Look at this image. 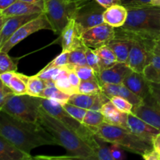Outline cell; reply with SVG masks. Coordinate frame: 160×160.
I'll list each match as a JSON object with an SVG mask.
<instances>
[{"instance_id":"54","label":"cell","mask_w":160,"mask_h":160,"mask_svg":"<svg viewBox=\"0 0 160 160\" xmlns=\"http://www.w3.org/2000/svg\"><path fill=\"white\" fill-rule=\"evenodd\" d=\"M151 4L153 6H160V0H151Z\"/></svg>"},{"instance_id":"6","label":"cell","mask_w":160,"mask_h":160,"mask_svg":"<svg viewBox=\"0 0 160 160\" xmlns=\"http://www.w3.org/2000/svg\"><path fill=\"white\" fill-rule=\"evenodd\" d=\"M40 97L12 95L0 107V110L12 117L29 123H38L40 114Z\"/></svg>"},{"instance_id":"56","label":"cell","mask_w":160,"mask_h":160,"mask_svg":"<svg viewBox=\"0 0 160 160\" xmlns=\"http://www.w3.org/2000/svg\"><path fill=\"white\" fill-rule=\"evenodd\" d=\"M158 39H160V35H159V38H158Z\"/></svg>"},{"instance_id":"51","label":"cell","mask_w":160,"mask_h":160,"mask_svg":"<svg viewBox=\"0 0 160 160\" xmlns=\"http://www.w3.org/2000/svg\"><path fill=\"white\" fill-rule=\"evenodd\" d=\"M152 146L154 149L160 153V132L155 136L152 141Z\"/></svg>"},{"instance_id":"14","label":"cell","mask_w":160,"mask_h":160,"mask_svg":"<svg viewBox=\"0 0 160 160\" xmlns=\"http://www.w3.org/2000/svg\"><path fill=\"white\" fill-rule=\"evenodd\" d=\"M57 42L60 44L62 51L71 52L85 46L81 39V31L73 19H70L67 26L63 28Z\"/></svg>"},{"instance_id":"7","label":"cell","mask_w":160,"mask_h":160,"mask_svg":"<svg viewBox=\"0 0 160 160\" xmlns=\"http://www.w3.org/2000/svg\"><path fill=\"white\" fill-rule=\"evenodd\" d=\"M79 0H44L43 12L52 26V31L60 34L73 18Z\"/></svg>"},{"instance_id":"37","label":"cell","mask_w":160,"mask_h":160,"mask_svg":"<svg viewBox=\"0 0 160 160\" xmlns=\"http://www.w3.org/2000/svg\"><path fill=\"white\" fill-rule=\"evenodd\" d=\"M109 98H110V101L120 111L128 114L132 113L134 105L128 99L120 96H112Z\"/></svg>"},{"instance_id":"42","label":"cell","mask_w":160,"mask_h":160,"mask_svg":"<svg viewBox=\"0 0 160 160\" xmlns=\"http://www.w3.org/2000/svg\"><path fill=\"white\" fill-rule=\"evenodd\" d=\"M120 2L127 9L152 5L151 0H120Z\"/></svg>"},{"instance_id":"15","label":"cell","mask_w":160,"mask_h":160,"mask_svg":"<svg viewBox=\"0 0 160 160\" xmlns=\"http://www.w3.org/2000/svg\"><path fill=\"white\" fill-rule=\"evenodd\" d=\"M122 84L142 100L151 94V82L145 78L143 73H137L132 70L125 78Z\"/></svg>"},{"instance_id":"38","label":"cell","mask_w":160,"mask_h":160,"mask_svg":"<svg viewBox=\"0 0 160 160\" xmlns=\"http://www.w3.org/2000/svg\"><path fill=\"white\" fill-rule=\"evenodd\" d=\"M85 55H86V60H87V64L89 67H92L97 74H99L101 73L99 67V62H98V58L95 52V49L89 47H85Z\"/></svg>"},{"instance_id":"44","label":"cell","mask_w":160,"mask_h":160,"mask_svg":"<svg viewBox=\"0 0 160 160\" xmlns=\"http://www.w3.org/2000/svg\"><path fill=\"white\" fill-rule=\"evenodd\" d=\"M13 94L14 92H12V90L9 86L6 85L1 82V85H0V107L4 104L7 98Z\"/></svg>"},{"instance_id":"9","label":"cell","mask_w":160,"mask_h":160,"mask_svg":"<svg viewBox=\"0 0 160 160\" xmlns=\"http://www.w3.org/2000/svg\"><path fill=\"white\" fill-rule=\"evenodd\" d=\"M42 30H52V26L44 12L19 28L7 42L0 47V52H9L15 45L31 34Z\"/></svg>"},{"instance_id":"46","label":"cell","mask_w":160,"mask_h":160,"mask_svg":"<svg viewBox=\"0 0 160 160\" xmlns=\"http://www.w3.org/2000/svg\"><path fill=\"white\" fill-rule=\"evenodd\" d=\"M142 156L145 160H160V153L154 148L145 152Z\"/></svg>"},{"instance_id":"36","label":"cell","mask_w":160,"mask_h":160,"mask_svg":"<svg viewBox=\"0 0 160 160\" xmlns=\"http://www.w3.org/2000/svg\"><path fill=\"white\" fill-rule=\"evenodd\" d=\"M17 64L12 60L7 52H0V73L17 71Z\"/></svg>"},{"instance_id":"8","label":"cell","mask_w":160,"mask_h":160,"mask_svg":"<svg viewBox=\"0 0 160 160\" xmlns=\"http://www.w3.org/2000/svg\"><path fill=\"white\" fill-rule=\"evenodd\" d=\"M106 8L95 0H79L75 9L73 18L80 31H83L105 23L104 12Z\"/></svg>"},{"instance_id":"16","label":"cell","mask_w":160,"mask_h":160,"mask_svg":"<svg viewBox=\"0 0 160 160\" xmlns=\"http://www.w3.org/2000/svg\"><path fill=\"white\" fill-rule=\"evenodd\" d=\"M132 71L126 62H118L112 67L102 71L98 75L100 85L103 84H122L123 80Z\"/></svg>"},{"instance_id":"32","label":"cell","mask_w":160,"mask_h":160,"mask_svg":"<svg viewBox=\"0 0 160 160\" xmlns=\"http://www.w3.org/2000/svg\"><path fill=\"white\" fill-rule=\"evenodd\" d=\"M102 92L101 85L95 81H81L78 88V93L86 95H98Z\"/></svg>"},{"instance_id":"4","label":"cell","mask_w":160,"mask_h":160,"mask_svg":"<svg viewBox=\"0 0 160 160\" xmlns=\"http://www.w3.org/2000/svg\"><path fill=\"white\" fill-rule=\"evenodd\" d=\"M99 137L109 143H117L124 149L142 156L149 150L152 149V143L130 130L115 125L103 123L95 128H92Z\"/></svg>"},{"instance_id":"53","label":"cell","mask_w":160,"mask_h":160,"mask_svg":"<svg viewBox=\"0 0 160 160\" xmlns=\"http://www.w3.org/2000/svg\"><path fill=\"white\" fill-rule=\"evenodd\" d=\"M20 1L26 2L31 3V4L37 5V6H40L43 9V6H44V0H20Z\"/></svg>"},{"instance_id":"17","label":"cell","mask_w":160,"mask_h":160,"mask_svg":"<svg viewBox=\"0 0 160 160\" xmlns=\"http://www.w3.org/2000/svg\"><path fill=\"white\" fill-rule=\"evenodd\" d=\"M128 130H130L131 132L152 143L155 136L160 132L159 129L152 126L132 113L128 115Z\"/></svg>"},{"instance_id":"1","label":"cell","mask_w":160,"mask_h":160,"mask_svg":"<svg viewBox=\"0 0 160 160\" xmlns=\"http://www.w3.org/2000/svg\"><path fill=\"white\" fill-rule=\"evenodd\" d=\"M0 136L31 155V150L42 145H56L52 136L38 122L18 120L0 110Z\"/></svg>"},{"instance_id":"43","label":"cell","mask_w":160,"mask_h":160,"mask_svg":"<svg viewBox=\"0 0 160 160\" xmlns=\"http://www.w3.org/2000/svg\"><path fill=\"white\" fill-rule=\"evenodd\" d=\"M110 151L114 160H123L126 158L123 147L117 143H110Z\"/></svg>"},{"instance_id":"34","label":"cell","mask_w":160,"mask_h":160,"mask_svg":"<svg viewBox=\"0 0 160 160\" xmlns=\"http://www.w3.org/2000/svg\"><path fill=\"white\" fill-rule=\"evenodd\" d=\"M97 143H98V149L96 151V155L98 160H114L112 158L110 151V145H108L109 142L105 141L101 137L96 134L95 136Z\"/></svg>"},{"instance_id":"49","label":"cell","mask_w":160,"mask_h":160,"mask_svg":"<svg viewBox=\"0 0 160 160\" xmlns=\"http://www.w3.org/2000/svg\"><path fill=\"white\" fill-rule=\"evenodd\" d=\"M151 94H152V95L154 97V98L156 99V101L157 102V103L159 105V106H160V89L158 88L154 87L153 85H152Z\"/></svg>"},{"instance_id":"35","label":"cell","mask_w":160,"mask_h":160,"mask_svg":"<svg viewBox=\"0 0 160 160\" xmlns=\"http://www.w3.org/2000/svg\"><path fill=\"white\" fill-rule=\"evenodd\" d=\"M74 70L80 78L81 81H95L98 82V74L88 65L77 67H75Z\"/></svg>"},{"instance_id":"30","label":"cell","mask_w":160,"mask_h":160,"mask_svg":"<svg viewBox=\"0 0 160 160\" xmlns=\"http://www.w3.org/2000/svg\"><path fill=\"white\" fill-rule=\"evenodd\" d=\"M28 78L29 77L26 75L15 72L13 77L11 79L9 87L12 89L15 95L27 94Z\"/></svg>"},{"instance_id":"2","label":"cell","mask_w":160,"mask_h":160,"mask_svg":"<svg viewBox=\"0 0 160 160\" xmlns=\"http://www.w3.org/2000/svg\"><path fill=\"white\" fill-rule=\"evenodd\" d=\"M127 21L115 28V38L153 42L160 35V6L128 8Z\"/></svg>"},{"instance_id":"39","label":"cell","mask_w":160,"mask_h":160,"mask_svg":"<svg viewBox=\"0 0 160 160\" xmlns=\"http://www.w3.org/2000/svg\"><path fill=\"white\" fill-rule=\"evenodd\" d=\"M62 107H63L64 109L72 116V117H74L75 119L79 120L81 123H83V120H84L88 109H83V108L77 106H75V105L70 104V103L69 102L62 104Z\"/></svg>"},{"instance_id":"31","label":"cell","mask_w":160,"mask_h":160,"mask_svg":"<svg viewBox=\"0 0 160 160\" xmlns=\"http://www.w3.org/2000/svg\"><path fill=\"white\" fill-rule=\"evenodd\" d=\"M85 47L86 46L77 48L70 52L68 64L66 66V68L68 70H74L75 67H77L88 65L87 60H86Z\"/></svg>"},{"instance_id":"22","label":"cell","mask_w":160,"mask_h":160,"mask_svg":"<svg viewBox=\"0 0 160 160\" xmlns=\"http://www.w3.org/2000/svg\"><path fill=\"white\" fill-rule=\"evenodd\" d=\"M28 155L17 148L13 144L0 136V160H26L31 159Z\"/></svg>"},{"instance_id":"50","label":"cell","mask_w":160,"mask_h":160,"mask_svg":"<svg viewBox=\"0 0 160 160\" xmlns=\"http://www.w3.org/2000/svg\"><path fill=\"white\" fill-rule=\"evenodd\" d=\"M17 1V0H0V11L4 10Z\"/></svg>"},{"instance_id":"28","label":"cell","mask_w":160,"mask_h":160,"mask_svg":"<svg viewBox=\"0 0 160 160\" xmlns=\"http://www.w3.org/2000/svg\"><path fill=\"white\" fill-rule=\"evenodd\" d=\"M98 95H86V94L75 93L71 95L68 102L85 109H90L95 103Z\"/></svg>"},{"instance_id":"19","label":"cell","mask_w":160,"mask_h":160,"mask_svg":"<svg viewBox=\"0 0 160 160\" xmlns=\"http://www.w3.org/2000/svg\"><path fill=\"white\" fill-rule=\"evenodd\" d=\"M102 92L109 98L112 96H120L131 102L134 106H138L143 102V100L133 93L123 84H103L101 85Z\"/></svg>"},{"instance_id":"41","label":"cell","mask_w":160,"mask_h":160,"mask_svg":"<svg viewBox=\"0 0 160 160\" xmlns=\"http://www.w3.org/2000/svg\"><path fill=\"white\" fill-rule=\"evenodd\" d=\"M63 67H52L49 69H42L39 73L35 74V76L45 80V81H53L56 78L59 72Z\"/></svg>"},{"instance_id":"40","label":"cell","mask_w":160,"mask_h":160,"mask_svg":"<svg viewBox=\"0 0 160 160\" xmlns=\"http://www.w3.org/2000/svg\"><path fill=\"white\" fill-rule=\"evenodd\" d=\"M69 54H70V52L62 51V52L59 56H56L52 61L47 64L46 67H44L43 69H49L52 67H65L68 64Z\"/></svg>"},{"instance_id":"52","label":"cell","mask_w":160,"mask_h":160,"mask_svg":"<svg viewBox=\"0 0 160 160\" xmlns=\"http://www.w3.org/2000/svg\"><path fill=\"white\" fill-rule=\"evenodd\" d=\"M152 53L160 56V39H157L155 42L154 45L152 47Z\"/></svg>"},{"instance_id":"47","label":"cell","mask_w":160,"mask_h":160,"mask_svg":"<svg viewBox=\"0 0 160 160\" xmlns=\"http://www.w3.org/2000/svg\"><path fill=\"white\" fill-rule=\"evenodd\" d=\"M15 72L17 71L5 72V73H0V80H1V82L3 83L4 84H6V85L9 86L11 79H12V78L13 77Z\"/></svg>"},{"instance_id":"3","label":"cell","mask_w":160,"mask_h":160,"mask_svg":"<svg viewBox=\"0 0 160 160\" xmlns=\"http://www.w3.org/2000/svg\"><path fill=\"white\" fill-rule=\"evenodd\" d=\"M38 123L52 136L58 145L67 150L70 159L98 160L95 152L76 132L48 114L42 107Z\"/></svg>"},{"instance_id":"23","label":"cell","mask_w":160,"mask_h":160,"mask_svg":"<svg viewBox=\"0 0 160 160\" xmlns=\"http://www.w3.org/2000/svg\"><path fill=\"white\" fill-rule=\"evenodd\" d=\"M132 44L133 41L131 39L115 38L108 44V45L116 54L118 62H127Z\"/></svg>"},{"instance_id":"21","label":"cell","mask_w":160,"mask_h":160,"mask_svg":"<svg viewBox=\"0 0 160 160\" xmlns=\"http://www.w3.org/2000/svg\"><path fill=\"white\" fill-rule=\"evenodd\" d=\"M38 12H43V9L40 6L17 0L16 2L5 9L4 10L0 11V16L14 17V16L29 15V14L38 13Z\"/></svg>"},{"instance_id":"26","label":"cell","mask_w":160,"mask_h":160,"mask_svg":"<svg viewBox=\"0 0 160 160\" xmlns=\"http://www.w3.org/2000/svg\"><path fill=\"white\" fill-rule=\"evenodd\" d=\"M55 84L57 88L61 90L62 92L71 95L75 93H78L76 89L72 86L70 80L68 78V70L65 67L61 70L59 74L56 76V78L54 79Z\"/></svg>"},{"instance_id":"5","label":"cell","mask_w":160,"mask_h":160,"mask_svg":"<svg viewBox=\"0 0 160 160\" xmlns=\"http://www.w3.org/2000/svg\"><path fill=\"white\" fill-rule=\"evenodd\" d=\"M41 107L48 114L59 120L67 128L76 132L96 153L98 149L96 133L91 127L86 126L74 117H72L63 107L61 103L48 98H40Z\"/></svg>"},{"instance_id":"18","label":"cell","mask_w":160,"mask_h":160,"mask_svg":"<svg viewBox=\"0 0 160 160\" xmlns=\"http://www.w3.org/2000/svg\"><path fill=\"white\" fill-rule=\"evenodd\" d=\"M100 111L104 116L105 123L128 129V120L129 114L119 110L110 100L103 105Z\"/></svg>"},{"instance_id":"48","label":"cell","mask_w":160,"mask_h":160,"mask_svg":"<svg viewBox=\"0 0 160 160\" xmlns=\"http://www.w3.org/2000/svg\"><path fill=\"white\" fill-rule=\"evenodd\" d=\"M95 1L99 3L102 6L106 8V9L113 6V5L121 4L120 0H95Z\"/></svg>"},{"instance_id":"24","label":"cell","mask_w":160,"mask_h":160,"mask_svg":"<svg viewBox=\"0 0 160 160\" xmlns=\"http://www.w3.org/2000/svg\"><path fill=\"white\" fill-rule=\"evenodd\" d=\"M95 51L98 56L101 72L118 62L117 56L108 45L98 47L95 48Z\"/></svg>"},{"instance_id":"55","label":"cell","mask_w":160,"mask_h":160,"mask_svg":"<svg viewBox=\"0 0 160 160\" xmlns=\"http://www.w3.org/2000/svg\"><path fill=\"white\" fill-rule=\"evenodd\" d=\"M152 85H153L154 87L158 88L160 89V83H157V84H154V83H151Z\"/></svg>"},{"instance_id":"25","label":"cell","mask_w":160,"mask_h":160,"mask_svg":"<svg viewBox=\"0 0 160 160\" xmlns=\"http://www.w3.org/2000/svg\"><path fill=\"white\" fill-rule=\"evenodd\" d=\"M143 75L149 82L160 83V56L153 54L151 61L144 70Z\"/></svg>"},{"instance_id":"27","label":"cell","mask_w":160,"mask_h":160,"mask_svg":"<svg viewBox=\"0 0 160 160\" xmlns=\"http://www.w3.org/2000/svg\"><path fill=\"white\" fill-rule=\"evenodd\" d=\"M48 87L46 81L37 76L29 77L28 81L27 94L34 97H40L43 91Z\"/></svg>"},{"instance_id":"12","label":"cell","mask_w":160,"mask_h":160,"mask_svg":"<svg viewBox=\"0 0 160 160\" xmlns=\"http://www.w3.org/2000/svg\"><path fill=\"white\" fill-rule=\"evenodd\" d=\"M132 114L160 130V106L150 94L138 106H134Z\"/></svg>"},{"instance_id":"33","label":"cell","mask_w":160,"mask_h":160,"mask_svg":"<svg viewBox=\"0 0 160 160\" xmlns=\"http://www.w3.org/2000/svg\"><path fill=\"white\" fill-rule=\"evenodd\" d=\"M103 123H105L104 116L102 115L101 111L88 109L84 120H83L84 124H85L86 126L91 127V128H95Z\"/></svg>"},{"instance_id":"45","label":"cell","mask_w":160,"mask_h":160,"mask_svg":"<svg viewBox=\"0 0 160 160\" xmlns=\"http://www.w3.org/2000/svg\"><path fill=\"white\" fill-rule=\"evenodd\" d=\"M68 70V69H67ZM68 78L70 80V83H71L72 86L76 89V91L78 92V88L80 85V83H81V79L78 77V75L77 74V73L75 72L74 70H68Z\"/></svg>"},{"instance_id":"20","label":"cell","mask_w":160,"mask_h":160,"mask_svg":"<svg viewBox=\"0 0 160 160\" xmlns=\"http://www.w3.org/2000/svg\"><path fill=\"white\" fill-rule=\"evenodd\" d=\"M128 10L121 4L113 5L106 9L104 12V22L115 28H120L127 21Z\"/></svg>"},{"instance_id":"11","label":"cell","mask_w":160,"mask_h":160,"mask_svg":"<svg viewBox=\"0 0 160 160\" xmlns=\"http://www.w3.org/2000/svg\"><path fill=\"white\" fill-rule=\"evenodd\" d=\"M115 37V28L106 23L89 28L81 34V39L84 45L93 49L108 45Z\"/></svg>"},{"instance_id":"10","label":"cell","mask_w":160,"mask_h":160,"mask_svg":"<svg viewBox=\"0 0 160 160\" xmlns=\"http://www.w3.org/2000/svg\"><path fill=\"white\" fill-rule=\"evenodd\" d=\"M132 41V47L126 63L133 71L143 73L144 70L149 63L153 56L152 47L156 41L153 42H146L141 40Z\"/></svg>"},{"instance_id":"29","label":"cell","mask_w":160,"mask_h":160,"mask_svg":"<svg viewBox=\"0 0 160 160\" xmlns=\"http://www.w3.org/2000/svg\"><path fill=\"white\" fill-rule=\"evenodd\" d=\"M70 95L65 92H62L56 87V85H48L41 95L40 98H48V99L54 100L61 104L68 102Z\"/></svg>"},{"instance_id":"13","label":"cell","mask_w":160,"mask_h":160,"mask_svg":"<svg viewBox=\"0 0 160 160\" xmlns=\"http://www.w3.org/2000/svg\"><path fill=\"white\" fill-rule=\"evenodd\" d=\"M42 12L29 14V15L14 16V17H2L1 29H0V47L2 46L8 39L23 25L38 17Z\"/></svg>"}]
</instances>
